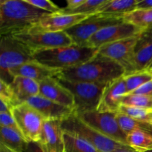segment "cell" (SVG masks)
Listing matches in <instances>:
<instances>
[{
    "mask_svg": "<svg viewBox=\"0 0 152 152\" xmlns=\"http://www.w3.org/2000/svg\"><path fill=\"white\" fill-rule=\"evenodd\" d=\"M50 14L29 4L26 0H1L0 34L13 36L27 32Z\"/></svg>",
    "mask_w": 152,
    "mask_h": 152,
    "instance_id": "1",
    "label": "cell"
},
{
    "mask_svg": "<svg viewBox=\"0 0 152 152\" xmlns=\"http://www.w3.org/2000/svg\"><path fill=\"white\" fill-rule=\"evenodd\" d=\"M125 74L126 71L121 65L97 53L88 62L77 67L62 70L55 77L73 82L108 84Z\"/></svg>",
    "mask_w": 152,
    "mask_h": 152,
    "instance_id": "2",
    "label": "cell"
},
{
    "mask_svg": "<svg viewBox=\"0 0 152 152\" xmlns=\"http://www.w3.org/2000/svg\"><path fill=\"white\" fill-rule=\"evenodd\" d=\"M99 49L90 46H80L76 44L37 51L34 53L37 62L62 71L81 65L94 57Z\"/></svg>",
    "mask_w": 152,
    "mask_h": 152,
    "instance_id": "3",
    "label": "cell"
},
{
    "mask_svg": "<svg viewBox=\"0 0 152 152\" xmlns=\"http://www.w3.org/2000/svg\"><path fill=\"white\" fill-rule=\"evenodd\" d=\"M34 52L14 36H1L0 42V78L10 85L13 77L10 74L13 68L36 61Z\"/></svg>",
    "mask_w": 152,
    "mask_h": 152,
    "instance_id": "4",
    "label": "cell"
},
{
    "mask_svg": "<svg viewBox=\"0 0 152 152\" xmlns=\"http://www.w3.org/2000/svg\"><path fill=\"white\" fill-rule=\"evenodd\" d=\"M61 128L64 132L81 138L99 152H114L126 145L101 134L83 122L76 114L62 120Z\"/></svg>",
    "mask_w": 152,
    "mask_h": 152,
    "instance_id": "5",
    "label": "cell"
},
{
    "mask_svg": "<svg viewBox=\"0 0 152 152\" xmlns=\"http://www.w3.org/2000/svg\"><path fill=\"white\" fill-rule=\"evenodd\" d=\"M54 78L74 96L76 114L97 110L102 92L107 84L73 82L58 77Z\"/></svg>",
    "mask_w": 152,
    "mask_h": 152,
    "instance_id": "6",
    "label": "cell"
},
{
    "mask_svg": "<svg viewBox=\"0 0 152 152\" xmlns=\"http://www.w3.org/2000/svg\"><path fill=\"white\" fill-rule=\"evenodd\" d=\"M21 134L28 142H38L41 138L45 118L26 102L16 105L12 110Z\"/></svg>",
    "mask_w": 152,
    "mask_h": 152,
    "instance_id": "7",
    "label": "cell"
},
{
    "mask_svg": "<svg viewBox=\"0 0 152 152\" xmlns=\"http://www.w3.org/2000/svg\"><path fill=\"white\" fill-rule=\"evenodd\" d=\"M123 22H124L123 18L94 13L65 32L71 37L74 44L80 46H88L91 37L98 31Z\"/></svg>",
    "mask_w": 152,
    "mask_h": 152,
    "instance_id": "8",
    "label": "cell"
},
{
    "mask_svg": "<svg viewBox=\"0 0 152 152\" xmlns=\"http://www.w3.org/2000/svg\"><path fill=\"white\" fill-rule=\"evenodd\" d=\"M117 114L114 112L92 111L77 115L101 134L116 142L128 145L127 135L119 126L117 120Z\"/></svg>",
    "mask_w": 152,
    "mask_h": 152,
    "instance_id": "9",
    "label": "cell"
},
{
    "mask_svg": "<svg viewBox=\"0 0 152 152\" xmlns=\"http://www.w3.org/2000/svg\"><path fill=\"white\" fill-rule=\"evenodd\" d=\"M13 36L34 53L74 44L66 32H24Z\"/></svg>",
    "mask_w": 152,
    "mask_h": 152,
    "instance_id": "10",
    "label": "cell"
},
{
    "mask_svg": "<svg viewBox=\"0 0 152 152\" xmlns=\"http://www.w3.org/2000/svg\"><path fill=\"white\" fill-rule=\"evenodd\" d=\"M138 36V35H137ZM137 36L102 45L98 53L112 59L124 68L125 75L137 72L134 56V48Z\"/></svg>",
    "mask_w": 152,
    "mask_h": 152,
    "instance_id": "11",
    "label": "cell"
},
{
    "mask_svg": "<svg viewBox=\"0 0 152 152\" xmlns=\"http://www.w3.org/2000/svg\"><path fill=\"white\" fill-rule=\"evenodd\" d=\"M142 30L126 22L111 25L100 30L92 36L88 42V46L99 49L104 45L136 37Z\"/></svg>",
    "mask_w": 152,
    "mask_h": 152,
    "instance_id": "12",
    "label": "cell"
},
{
    "mask_svg": "<svg viewBox=\"0 0 152 152\" xmlns=\"http://www.w3.org/2000/svg\"><path fill=\"white\" fill-rule=\"evenodd\" d=\"M90 16L88 14L51 13L43 18L32 29L27 32H65Z\"/></svg>",
    "mask_w": 152,
    "mask_h": 152,
    "instance_id": "13",
    "label": "cell"
},
{
    "mask_svg": "<svg viewBox=\"0 0 152 152\" xmlns=\"http://www.w3.org/2000/svg\"><path fill=\"white\" fill-rule=\"evenodd\" d=\"M126 94L127 88L123 76L107 84L96 111L99 112H119L122 105V99Z\"/></svg>",
    "mask_w": 152,
    "mask_h": 152,
    "instance_id": "14",
    "label": "cell"
},
{
    "mask_svg": "<svg viewBox=\"0 0 152 152\" xmlns=\"http://www.w3.org/2000/svg\"><path fill=\"white\" fill-rule=\"evenodd\" d=\"M25 102L38 111L45 120H63L72 114L75 110L56 103L40 95L32 96Z\"/></svg>",
    "mask_w": 152,
    "mask_h": 152,
    "instance_id": "15",
    "label": "cell"
},
{
    "mask_svg": "<svg viewBox=\"0 0 152 152\" xmlns=\"http://www.w3.org/2000/svg\"><path fill=\"white\" fill-rule=\"evenodd\" d=\"M40 96L63 106L74 109L75 102L72 94L62 86L54 77L45 79L39 83Z\"/></svg>",
    "mask_w": 152,
    "mask_h": 152,
    "instance_id": "16",
    "label": "cell"
},
{
    "mask_svg": "<svg viewBox=\"0 0 152 152\" xmlns=\"http://www.w3.org/2000/svg\"><path fill=\"white\" fill-rule=\"evenodd\" d=\"M136 71H145L152 61V26L142 29L138 34L134 48Z\"/></svg>",
    "mask_w": 152,
    "mask_h": 152,
    "instance_id": "17",
    "label": "cell"
},
{
    "mask_svg": "<svg viewBox=\"0 0 152 152\" xmlns=\"http://www.w3.org/2000/svg\"><path fill=\"white\" fill-rule=\"evenodd\" d=\"M63 135L61 120H45L38 142L48 152H64Z\"/></svg>",
    "mask_w": 152,
    "mask_h": 152,
    "instance_id": "18",
    "label": "cell"
},
{
    "mask_svg": "<svg viewBox=\"0 0 152 152\" xmlns=\"http://www.w3.org/2000/svg\"><path fill=\"white\" fill-rule=\"evenodd\" d=\"M60 71V70L53 69L34 61L13 68L10 71V74L13 78L23 77L40 83L45 79L56 77Z\"/></svg>",
    "mask_w": 152,
    "mask_h": 152,
    "instance_id": "19",
    "label": "cell"
},
{
    "mask_svg": "<svg viewBox=\"0 0 152 152\" xmlns=\"http://www.w3.org/2000/svg\"><path fill=\"white\" fill-rule=\"evenodd\" d=\"M10 86L19 104L23 103L29 98L39 94V84L31 79L15 77Z\"/></svg>",
    "mask_w": 152,
    "mask_h": 152,
    "instance_id": "20",
    "label": "cell"
},
{
    "mask_svg": "<svg viewBox=\"0 0 152 152\" xmlns=\"http://www.w3.org/2000/svg\"><path fill=\"white\" fill-rule=\"evenodd\" d=\"M137 2L138 0H108L96 13L123 18L126 14L136 10Z\"/></svg>",
    "mask_w": 152,
    "mask_h": 152,
    "instance_id": "21",
    "label": "cell"
},
{
    "mask_svg": "<svg viewBox=\"0 0 152 152\" xmlns=\"http://www.w3.org/2000/svg\"><path fill=\"white\" fill-rule=\"evenodd\" d=\"M0 133V144L15 152H25L28 142L25 140L22 134L3 126H1Z\"/></svg>",
    "mask_w": 152,
    "mask_h": 152,
    "instance_id": "22",
    "label": "cell"
},
{
    "mask_svg": "<svg viewBox=\"0 0 152 152\" xmlns=\"http://www.w3.org/2000/svg\"><path fill=\"white\" fill-rule=\"evenodd\" d=\"M117 120L120 127L126 135L136 131H142L152 135L151 123L136 120L121 112H117Z\"/></svg>",
    "mask_w": 152,
    "mask_h": 152,
    "instance_id": "23",
    "label": "cell"
},
{
    "mask_svg": "<svg viewBox=\"0 0 152 152\" xmlns=\"http://www.w3.org/2000/svg\"><path fill=\"white\" fill-rule=\"evenodd\" d=\"M127 145L139 152L152 151V135L142 131L133 132L127 135Z\"/></svg>",
    "mask_w": 152,
    "mask_h": 152,
    "instance_id": "24",
    "label": "cell"
},
{
    "mask_svg": "<svg viewBox=\"0 0 152 152\" xmlns=\"http://www.w3.org/2000/svg\"><path fill=\"white\" fill-rule=\"evenodd\" d=\"M123 20L141 29H145L152 26V9H136L125 15Z\"/></svg>",
    "mask_w": 152,
    "mask_h": 152,
    "instance_id": "25",
    "label": "cell"
},
{
    "mask_svg": "<svg viewBox=\"0 0 152 152\" xmlns=\"http://www.w3.org/2000/svg\"><path fill=\"white\" fill-rule=\"evenodd\" d=\"M64 152H99L93 145L77 137L64 132Z\"/></svg>",
    "mask_w": 152,
    "mask_h": 152,
    "instance_id": "26",
    "label": "cell"
},
{
    "mask_svg": "<svg viewBox=\"0 0 152 152\" xmlns=\"http://www.w3.org/2000/svg\"><path fill=\"white\" fill-rule=\"evenodd\" d=\"M124 80L127 88V94H129L145 83L152 81V74L146 70L137 71L131 74L125 75Z\"/></svg>",
    "mask_w": 152,
    "mask_h": 152,
    "instance_id": "27",
    "label": "cell"
},
{
    "mask_svg": "<svg viewBox=\"0 0 152 152\" xmlns=\"http://www.w3.org/2000/svg\"><path fill=\"white\" fill-rule=\"evenodd\" d=\"M108 0H85L84 2L73 10L61 11L63 14H88L91 15L96 13L98 9L107 2Z\"/></svg>",
    "mask_w": 152,
    "mask_h": 152,
    "instance_id": "28",
    "label": "cell"
},
{
    "mask_svg": "<svg viewBox=\"0 0 152 152\" xmlns=\"http://www.w3.org/2000/svg\"><path fill=\"white\" fill-rule=\"evenodd\" d=\"M122 105L152 110V96L126 94L122 99Z\"/></svg>",
    "mask_w": 152,
    "mask_h": 152,
    "instance_id": "29",
    "label": "cell"
},
{
    "mask_svg": "<svg viewBox=\"0 0 152 152\" xmlns=\"http://www.w3.org/2000/svg\"><path fill=\"white\" fill-rule=\"evenodd\" d=\"M119 112H121L132 118L141 122L151 123L152 122V110L143 109L135 107L122 105Z\"/></svg>",
    "mask_w": 152,
    "mask_h": 152,
    "instance_id": "30",
    "label": "cell"
},
{
    "mask_svg": "<svg viewBox=\"0 0 152 152\" xmlns=\"http://www.w3.org/2000/svg\"><path fill=\"white\" fill-rule=\"evenodd\" d=\"M0 99L7 102L10 106L13 107V108L19 105L10 85L1 80H0Z\"/></svg>",
    "mask_w": 152,
    "mask_h": 152,
    "instance_id": "31",
    "label": "cell"
},
{
    "mask_svg": "<svg viewBox=\"0 0 152 152\" xmlns=\"http://www.w3.org/2000/svg\"><path fill=\"white\" fill-rule=\"evenodd\" d=\"M26 1L34 7L49 13H61L62 10V8H60L57 4L50 0H26Z\"/></svg>",
    "mask_w": 152,
    "mask_h": 152,
    "instance_id": "32",
    "label": "cell"
},
{
    "mask_svg": "<svg viewBox=\"0 0 152 152\" xmlns=\"http://www.w3.org/2000/svg\"><path fill=\"white\" fill-rule=\"evenodd\" d=\"M0 126L3 127L13 129L16 132L21 133L18 127L16 122L12 114H7V113H0Z\"/></svg>",
    "mask_w": 152,
    "mask_h": 152,
    "instance_id": "33",
    "label": "cell"
},
{
    "mask_svg": "<svg viewBox=\"0 0 152 152\" xmlns=\"http://www.w3.org/2000/svg\"><path fill=\"white\" fill-rule=\"evenodd\" d=\"M129 94L142 95V96H152V81L145 83Z\"/></svg>",
    "mask_w": 152,
    "mask_h": 152,
    "instance_id": "34",
    "label": "cell"
},
{
    "mask_svg": "<svg viewBox=\"0 0 152 152\" xmlns=\"http://www.w3.org/2000/svg\"><path fill=\"white\" fill-rule=\"evenodd\" d=\"M25 152H48L39 142H28Z\"/></svg>",
    "mask_w": 152,
    "mask_h": 152,
    "instance_id": "35",
    "label": "cell"
},
{
    "mask_svg": "<svg viewBox=\"0 0 152 152\" xmlns=\"http://www.w3.org/2000/svg\"><path fill=\"white\" fill-rule=\"evenodd\" d=\"M85 0H67V6L65 8H62L64 10H73L74 8H77L80 5H81Z\"/></svg>",
    "mask_w": 152,
    "mask_h": 152,
    "instance_id": "36",
    "label": "cell"
},
{
    "mask_svg": "<svg viewBox=\"0 0 152 152\" xmlns=\"http://www.w3.org/2000/svg\"><path fill=\"white\" fill-rule=\"evenodd\" d=\"M137 9H152V0H138Z\"/></svg>",
    "mask_w": 152,
    "mask_h": 152,
    "instance_id": "37",
    "label": "cell"
},
{
    "mask_svg": "<svg viewBox=\"0 0 152 152\" xmlns=\"http://www.w3.org/2000/svg\"><path fill=\"white\" fill-rule=\"evenodd\" d=\"M13 107L10 106L7 102L0 99V113H7V114H12Z\"/></svg>",
    "mask_w": 152,
    "mask_h": 152,
    "instance_id": "38",
    "label": "cell"
},
{
    "mask_svg": "<svg viewBox=\"0 0 152 152\" xmlns=\"http://www.w3.org/2000/svg\"><path fill=\"white\" fill-rule=\"evenodd\" d=\"M114 152H139L136 150L133 149L131 147L128 146V145H124V146L121 147V148H118L117 150H116Z\"/></svg>",
    "mask_w": 152,
    "mask_h": 152,
    "instance_id": "39",
    "label": "cell"
},
{
    "mask_svg": "<svg viewBox=\"0 0 152 152\" xmlns=\"http://www.w3.org/2000/svg\"><path fill=\"white\" fill-rule=\"evenodd\" d=\"M0 152H15V151H11V150L7 148V147H5L4 145L0 144Z\"/></svg>",
    "mask_w": 152,
    "mask_h": 152,
    "instance_id": "40",
    "label": "cell"
},
{
    "mask_svg": "<svg viewBox=\"0 0 152 152\" xmlns=\"http://www.w3.org/2000/svg\"><path fill=\"white\" fill-rule=\"evenodd\" d=\"M146 71H152V61H151V63H150V65H148V68H147Z\"/></svg>",
    "mask_w": 152,
    "mask_h": 152,
    "instance_id": "41",
    "label": "cell"
},
{
    "mask_svg": "<svg viewBox=\"0 0 152 152\" xmlns=\"http://www.w3.org/2000/svg\"><path fill=\"white\" fill-rule=\"evenodd\" d=\"M151 126H152V122L151 123Z\"/></svg>",
    "mask_w": 152,
    "mask_h": 152,
    "instance_id": "42",
    "label": "cell"
},
{
    "mask_svg": "<svg viewBox=\"0 0 152 152\" xmlns=\"http://www.w3.org/2000/svg\"><path fill=\"white\" fill-rule=\"evenodd\" d=\"M150 72H151V74H152V71H150Z\"/></svg>",
    "mask_w": 152,
    "mask_h": 152,
    "instance_id": "43",
    "label": "cell"
},
{
    "mask_svg": "<svg viewBox=\"0 0 152 152\" xmlns=\"http://www.w3.org/2000/svg\"><path fill=\"white\" fill-rule=\"evenodd\" d=\"M148 152H152V151H148Z\"/></svg>",
    "mask_w": 152,
    "mask_h": 152,
    "instance_id": "44",
    "label": "cell"
}]
</instances>
